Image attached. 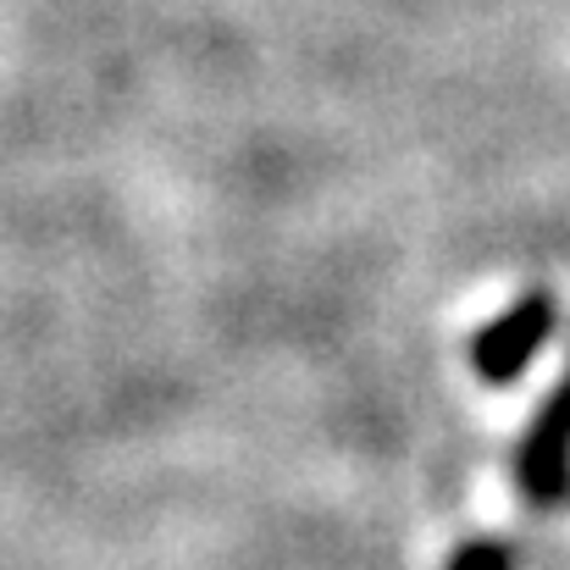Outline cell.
<instances>
[{"instance_id": "6da1fadb", "label": "cell", "mask_w": 570, "mask_h": 570, "mask_svg": "<svg viewBox=\"0 0 570 570\" xmlns=\"http://www.w3.org/2000/svg\"><path fill=\"white\" fill-rule=\"evenodd\" d=\"M515 488L532 510H554L570 499V366L515 443Z\"/></svg>"}, {"instance_id": "7a4b0ae2", "label": "cell", "mask_w": 570, "mask_h": 570, "mask_svg": "<svg viewBox=\"0 0 570 570\" xmlns=\"http://www.w3.org/2000/svg\"><path fill=\"white\" fill-rule=\"evenodd\" d=\"M549 333H554V294L532 288V294L510 299V305L471 338V372L482 382H493V387H510V382L538 361V350L549 344Z\"/></svg>"}, {"instance_id": "3957f363", "label": "cell", "mask_w": 570, "mask_h": 570, "mask_svg": "<svg viewBox=\"0 0 570 570\" xmlns=\"http://www.w3.org/2000/svg\"><path fill=\"white\" fill-rule=\"evenodd\" d=\"M443 570H521V549L504 538H471L449 554Z\"/></svg>"}]
</instances>
